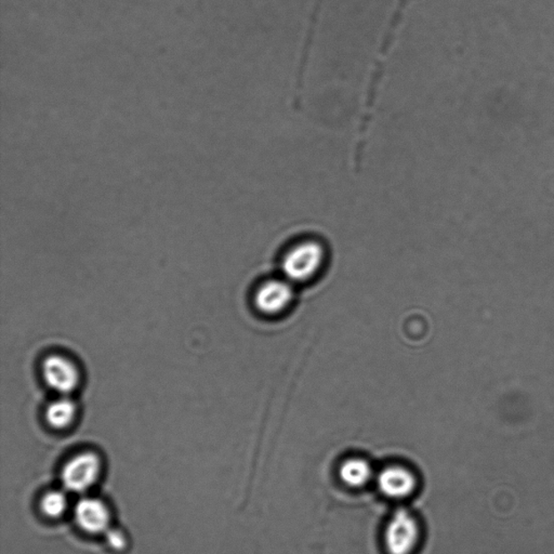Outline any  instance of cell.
<instances>
[{
	"mask_svg": "<svg viewBox=\"0 0 554 554\" xmlns=\"http://www.w3.org/2000/svg\"><path fill=\"white\" fill-rule=\"evenodd\" d=\"M338 477L347 487L357 489L366 486L373 480V470L366 459L350 457L339 466Z\"/></svg>",
	"mask_w": 554,
	"mask_h": 554,
	"instance_id": "obj_8",
	"label": "cell"
},
{
	"mask_svg": "<svg viewBox=\"0 0 554 554\" xmlns=\"http://www.w3.org/2000/svg\"><path fill=\"white\" fill-rule=\"evenodd\" d=\"M68 503L66 494L61 491H52L43 497L41 508L44 516L58 518L66 513Z\"/></svg>",
	"mask_w": 554,
	"mask_h": 554,
	"instance_id": "obj_10",
	"label": "cell"
},
{
	"mask_svg": "<svg viewBox=\"0 0 554 554\" xmlns=\"http://www.w3.org/2000/svg\"><path fill=\"white\" fill-rule=\"evenodd\" d=\"M77 416L76 403L68 396H60L54 399L46 408L44 417L50 427L63 430L74 422Z\"/></svg>",
	"mask_w": 554,
	"mask_h": 554,
	"instance_id": "obj_9",
	"label": "cell"
},
{
	"mask_svg": "<svg viewBox=\"0 0 554 554\" xmlns=\"http://www.w3.org/2000/svg\"><path fill=\"white\" fill-rule=\"evenodd\" d=\"M326 262V251L317 239L307 238L293 244L284 254L281 268L283 277L296 284L311 281L322 271Z\"/></svg>",
	"mask_w": 554,
	"mask_h": 554,
	"instance_id": "obj_1",
	"label": "cell"
},
{
	"mask_svg": "<svg viewBox=\"0 0 554 554\" xmlns=\"http://www.w3.org/2000/svg\"><path fill=\"white\" fill-rule=\"evenodd\" d=\"M74 516L78 526L89 534L106 533L111 521L108 507L93 497L82 498L75 507Z\"/></svg>",
	"mask_w": 554,
	"mask_h": 554,
	"instance_id": "obj_7",
	"label": "cell"
},
{
	"mask_svg": "<svg viewBox=\"0 0 554 554\" xmlns=\"http://www.w3.org/2000/svg\"><path fill=\"white\" fill-rule=\"evenodd\" d=\"M104 536H106L108 545L114 549V550H123V549L126 547V538H124V534L118 530L108 528V530L104 533Z\"/></svg>",
	"mask_w": 554,
	"mask_h": 554,
	"instance_id": "obj_11",
	"label": "cell"
},
{
	"mask_svg": "<svg viewBox=\"0 0 554 554\" xmlns=\"http://www.w3.org/2000/svg\"><path fill=\"white\" fill-rule=\"evenodd\" d=\"M42 373L44 382L60 396H69L81 381V373L73 359L63 354H50L44 359Z\"/></svg>",
	"mask_w": 554,
	"mask_h": 554,
	"instance_id": "obj_4",
	"label": "cell"
},
{
	"mask_svg": "<svg viewBox=\"0 0 554 554\" xmlns=\"http://www.w3.org/2000/svg\"><path fill=\"white\" fill-rule=\"evenodd\" d=\"M293 284L285 277L269 278L253 294V306L264 317H277L285 313L294 301Z\"/></svg>",
	"mask_w": 554,
	"mask_h": 554,
	"instance_id": "obj_3",
	"label": "cell"
},
{
	"mask_svg": "<svg viewBox=\"0 0 554 554\" xmlns=\"http://www.w3.org/2000/svg\"><path fill=\"white\" fill-rule=\"evenodd\" d=\"M382 539L388 554H413L422 541L421 524L412 512L398 509L384 526Z\"/></svg>",
	"mask_w": 554,
	"mask_h": 554,
	"instance_id": "obj_2",
	"label": "cell"
},
{
	"mask_svg": "<svg viewBox=\"0 0 554 554\" xmlns=\"http://www.w3.org/2000/svg\"><path fill=\"white\" fill-rule=\"evenodd\" d=\"M376 484L383 496L392 501H404L413 495L418 486L416 474L402 465H389L376 476Z\"/></svg>",
	"mask_w": 554,
	"mask_h": 554,
	"instance_id": "obj_6",
	"label": "cell"
},
{
	"mask_svg": "<svg viewBox=\"0 0 554 554\" xmlns=\"http://www.w3.org/2000/svg\"><path fill=\"white\" fill-rule=\"evenodd\" d=\"M101 472V462L96 454L84 452L68 461L62 470L63 486L72 493L87 492Z\"/></svg>",
	"mask_w": 554,
	"mask_h": 554,
	"instance_id": "obj_5",
	"label": "cell"
}]
</instances>
